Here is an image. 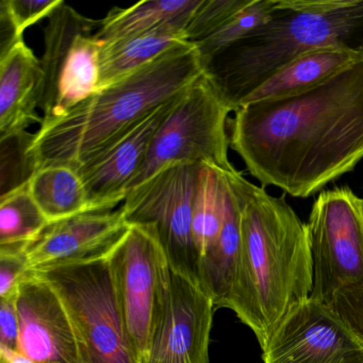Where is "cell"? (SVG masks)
<instances>
[{
    "instance_id": "21",
    "label": "cell",
    "mask_w": 363,
    "mask_h": 363,
    "mask_svg": "<svg viewBox=\"0 0 363 363\" xmlns=\"http://www.w3.org/2000/svg\"><path fill=\"white\" fill-rule=\"evenodd\" d=\"M28 186L0 199V254L26 255L50 224Z\"/></svg>"
},
{
    "instance_id": "8",
    "label": "cell",
    "mask_w": 363,
    "mask_h": 363,
    "mask_svg": "<svg viewBox=\"0 0 363 363\" xmlns=\"http://www.w3.org/2000/svg\"><path fill=\"white\" fill-rule=\"evenodd\" d=\"M99 26L101 21L82 16L65 1L48 18L40 60L41 124L63 118L99 90L101 42L93 30Z\"/></svg>"
},
{
    "instance_id": "28",
    "label": "cell",
    "mask_w": 363,
    "mask_h": 363,
    "mask_svg": "<svg viewBox=\"0 0 363 363\" xmlns=\"http://www.w3.org/2000/svg\"><path fill=\"white\" fill-rule=\"evenodd\" d=\"M26 255L0 254V298L13 294L26 274Z\"/></svg>"
},
{
    "instance_id": "9",
    "label": "cell",
    "mask_w": 363,
    "mask_h": 363,
    "mask_svg": "<svg viewBox=\"0 0 363 363\" xmlns=\"http://www.w3.org/2000/svg\"><path fill=\"white\" fill-rule=\"evenodd\" d=\"M312 262L310 298L330 303L363 284L362 199L348 186L320 193L306 223Z\"/></svg>"
},
{
    "instance_id": "3",
    "label": "cell",
    "mask_w": 363,
    "mask_h": 363,
    "mask_svg": "<svg viewBox=\"0 0 363 363\" xmlns=\"http://www.w3.org/2000/svg\"><path fill=\"white\" fill-rule=\"evenodd\" d=\"M194 44L182 42L139 71L101 89L35 133L42 167L76 169L160 106L184 94L203 74Z\"/></svg>"
},
{
    "instance_id": "10",
    "label": "cell",
    "mask_w": 363,
    "mask_h": 363,
    "mask_svg": "<svg viewBox=\"0 0 363 363\" xmlns=\"http://www.w3.org/2000/svg\"><path fill=\"white\" fill-rule=\"evenodd\" d=\"M199 167L189 163L164 167L129 191L121 208L129 225L154 228L174 272L201 286L199 252L193 237Z\"/></svg>"
},
{
    "instance_id": "27",
    "label": "cell",
    "mask_w": 363,
    "mask_h": 363,
    "mask_svg": "<svg viewBox=\"0 0 363 363\" xmlns=\"http://www.w3.org/2000/svg\"><path fill=\"white\" fill-rule=\"evenodd\" d=\"M16 294V291L0 301V346L18 350L20 320Z\"/></svg>"
},
{
    "instance_id": "26",
    "label": "cell",
    "mask_w": 363,
    "mask_h": 363,
    "mask_svg": "<svg viewBox=\"0 0 363 363\" xmlns=\"http://www.w3.org/2000/svg\"><path fill=\"white\" fill-rule=\"evenodd\" d=\"M328 305L363 339V284L342 291Z\"/></svg>"
},
{
    "instance_id": "23",
    "label": "cell",
    "mask_w": 363,
    "mask_h": 363,
    "mask_svg": "<svg viewBox=\"0 0 363 363\" xmlns=\"http://www.w3.org/2000/svg\"><path fill=\"white\" fill-rule=\"evenodd\" d=\"M276 0H252V3L233 16L225 26L203 41L195 43L205 67L216 55L245 39L252 31L269 21Z\"/></svg>"
},
{
    "instance_id": "25",
    "label": "cell",
    "mask_w": 363,
    "mask_h": 363,
    "mask_svg": "<svg viewBox=\"0 0 363 363\" xmlns=\"http://www.w3.org/2000/svg\"><path fill=\"white\" fill-rule=\"evenodd\" d=\"M63 0H7L8 7L23 33L26 29L48 18Z\"/></svg>"
},
{
    "instance_id": "16",
    "label": "cell",
    "mask_w": 363,
    "mask_h": 363,
    "mask_svg": "<svg viewBox=\"0 0 363 363\" xmlns=\"http://www.w3.org/2000/svg\"><path fill=\"white\" fill-rule=\"evenodd\" d=\"M41 62L24 42L0 60V137L41 124Z\"/></svg>"
},
{
    "instance_id": "15",
    "label": "cell",
    "mask_w": 363,
    "mask_h": 363,
    "mask_svg": "<svg viewBox=\"0 0 363 363\" xmlns=\"http://www.w3.org/2000/svg\"><path fill=\"white\" fill-rule=\"evenodd\" d=\"M216 309L199 284L172 269L164 315L145 363H209Z\"/></svg>"
},
{
    "instance_id": "29",
    "label": "cell",
    "mask_w": 363,
    "mask_h": 363,
    "mask_svg": "<svg viewBox=\"0 0 363 363\" xmlns=\"http://www.w3.org/2000/svg\"><path fill=\"white\" fill-rule=\"evenodd\" d=\"M22 42H24V33L16 25L8 7L7 0H1L0 3V60L5 59Z\"/></svg>"
},
{
    "instance_id": "4",
    "label": "cell",
    "mask_w": 363,
    "mask_h": 363,
    "mask_svg": "<svg viewBox=\"0 0 363 363\" xmlns=\"http://www.w3.org/2000/svg\"><path fill=\"white\" fill-rule=\"evenodd\" d=\"M326 48L363 52V0H276L269 21L208 61L203 74L235 112L289 63Z\"/></svg>"
},
{
    "instance_id": "30",
    "label": "cell",
    "mask_w": 363,
    "mask_h": 363,
    "mask_svg": "<svg viewBox=\"0 0 363 363\" xmlns=\"http://www.w3.org/2000/svg\"><path fill=\"white\" fill-rule=\"evenodd\" d=\"M0 363H38L27 358L18 350L0 346Z\"/></svg>"
},
{
    "instance_id": "18",
    "label": "cell",
    "mask_w": 363,
    "mask_h": 363,
    "mask_svg": "<svg viewBox=\"0 0 363 363\" xmlns=\"http://www.w3.org/2000/svg\"><path fill=\"white\" fill-rule=\"evenodd\" d=\"M186 27V23H169L141 35L109 44L101 43L99 90L124 79L174 46L186 42L184 37Z\"/></svg>"
},
{
    "instance_id": "20",
    "label": "cell",
    "mask_w": 363,
    "mask_h": 363,
    "mask_svg": "<svg viewBox=\"0 0 363 363\" xmlns=\"http://www.w3.org/2000/svg\"><path fill=\"white\" fill-rule=\"evenodd\" d=\"M28 188L50 223L89 211L84 182L72 167L65 165L42 167L31 179Z\"/></svg>"
},
{
    "instance_id": "5",
    "label": "cell",
    "mask_w": 363,
    "mask_h": 363,
    "mask_svg": "<svg viewBox=\"0 0 363 363\" xmlns=\"http://www.w3.org/2000/svg\"><path fill=\"white\" fill-rule=\"evenodd\" d=\"M109 255L35 274L62 298L77 333L82 362L141 363L118 305Z\"/></svg>"
},
{
    "instance_id": "2",
    "label": "cell",
    "mask_w": 363,
    "mask_h": 363,
    "mask_svg": "<svg viewBox=\"0 0 363 363\" xmlns=\"http://www.w3.org/2000/svg\"><path fill=\"white\" fill-rule=\"evenodd\" d=\"M241 243L227 308L250 327L263 347L282 318L312 291L306 224L284 197H274L233 169Z\"/></svg>"
},
{
    "instance_id": "31",
    "label": "cell",
    "mask_w": 363,
    "mask_h": 363,
    "mask_svg": "<svg viewBox=\"0 0 363 363\" xmlns=\"http://www.w3.org/2000/svg\"><path fill=\"white\" fill-rule=\"evenodd\" d=\"M362 212H363V199H362Z\"/></svg>"
},
{
    "instance_id": "1",
    "label": "cell",
    "mask_w": 363,
    "mask_h": 363,
    "mask_svg": "<svg viewBox=\"0 0 363 363\" xmlns=\"http://www.w3.org/2000/svg\"><path fill=\"white\" fill-rule=\"evenodd\" d=\"M230 146L250 175L308 199L363 159V60L292 96L241 106Z\"/></svg>"
},
{
    "instance_id": "19",
    "label": "cell",
    "mask_w": 363,
    "mask_h": 363,
    "mask_svg": "<svg viewBox=\"0 0 363 363\" xmlns=\"http://www.w3.org/2000/svg\"><path fill=\"white\" fill-rule=\"evenodd\" d=\"M201 0H146L126 9L113 10L101 20L94 37L103 44L154 30L169 23L189 25Z\"/></svg>"
},
{
    "instance_id": "14",
    "label": "cell",
    "mask_w": 363,
    "mask_h": 363,
    "mask_svg": "<svg viewBox=\"0 0 363 363\" xmlns=\"http://www.w3.org/2000/svg\"><path fill=\"white\" fill-rule=\"evenodd\" d=\"M122 208L86 211L50 223L26 252V273L108 256L128 233Z\"/></svg>"
},
{
    "instance_id": "11",
    "label": "cell",
    "mask_w": 363,
    "mask_h": 363,
    "mask_svg": "<svg viewBox=\"0 0 363 363\" xmlns=\"http://www.w3.org/2000/svg\"><path fill=\"white\" fill-rule=\"evenodd\" d=\"M264 363H363V339L328 303L293 308L263 345Z\"/></svg>"
},
{
    "instance_id": "7",
    "label": "cell",
    "mask_w": 363,
    "mask_h": 363,
    "mask_svg": "<svg viewBox=\"0 0 363 363\" xmlns=\"http://www.w3.org/2000/svg\"><path fill=\"white\" fill-rule=\"evenodd\" d=\"M109 258L127 333L145 363L169 299V259L154 228L145 225H130Z\"/></svg>"
},
{
    "instance_id": "13",
    "label": "cell",
    "mask_w": 363,
    "mask_h": 363,
    "mask_svg": "<svg viewBox=\"0 0 363 363\" xmlns=\"http://www.w3.org/2000/svg\"><path fill=\"white\" fill-rule=\"evenodd\" d=\"M179 97L157 108L128 133L76 169L86 188L89 211L114 210L118 203H124L131 184L145 163L159 127Z\"/></svg>"
},
{
    "instance_id": "12",
    "label": "cell",
    "mask_w": 363,
    "mask_h": 363,
    "mask_svg": "<svg viewBox=\"0 0 363 363\" xmlns=\"http://www.w3.org/2000/svg\"><path fill=\"white\" fill-rule=\"evenodd\" d=\"M20 320L18 352L38 363H84L71 315L54 286L26 273L16 294Z\"/></svg>"
},
{
    "instance_id": "22",
    "label": "cell",
    "mask_w": 363,
    "mask_h": 363,
    "mask_svg": "<svg viewBox=\"0 0 363 363\" xmlns=\"http://www.w3.org/2000/svg\"><path fill=\"white\" fill-rule=\"evenodd\" d=\"M35 140L27 130L0 137V199L28 186L41 169Z\"/></svg>"
},
{
    "instance_id": "6",
    "label": "cell",
    "mask_w": 363,
    "mask_h": 363,
    "mask_svg": "<svg viewBox=\"0 0 363 363\" xmlns=\"http://www.w3.org/2000/svg\"><path fill=\"white\" fill-rule=\"evenodd\" d=\"M230 112L203 74L179 97L159 127L145 163L129 191L169 165L189 163L225 172L235 169L229 162L230 138L226 130Z\"/></svg>"
},
{
    "instance_id": "24",
    "label": "cell",
    "mask_w": 363,
    "mask_h": 363,
    "mask_svg": "<svg viewBox=\"0 0 363 363\" xmlns=\"http://www.w3.org/2000/svg\"><path fill=\"white\" fill-rule=\"evenodd\" d=\"M250 3L252 0H201L186 27V41L195 44L208 39Z\"/></svg>"
},
{
    "instance_id": "17",
    "label": "cell",
    "mask_w": 363,
    "mask_h": 363,
    "mask_svg": "<svg viewBox=\"0 0 363 363\" xmlns=\"http://www.w3.org/2000/svg\"><path fill=\"white\" fill-rule=\"evenodd\" d=\"M361 60L363 52L345 48H326L308 52L263 82L241 106L305 92Z\"/></svg>"
}]
</instances>
